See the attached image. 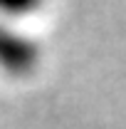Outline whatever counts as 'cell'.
<instances>
[{"label":"cell","instance_id":"cell-1","mask_svg":"<svg viewBox=\"0 0 126 129\" xmlns=\"http://www.w3.org/2000/svg\"><path fill=\"white\" fill-rule=\"evenodd\" d=\"M37 3L40 0H0V8H5L15 15H22V13H30Z\"/></svg>","mask_w":126,"mask_h":129}]
</instances>
